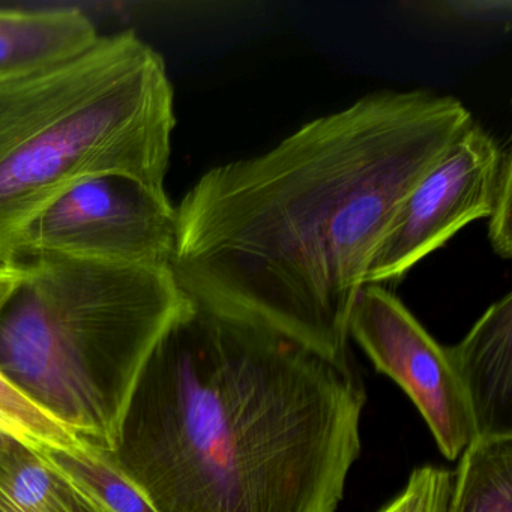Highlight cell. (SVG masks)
Returning a JSON list of instances; mask_svg holds the SVG:
<instances>
[{
	"instance_id": "cell-5",
	"label": "cell",
	"mask_w": 512,
	"mask_h": 512,
	"mask_svg": "<svg viewBox=\"0 0 512 512\" xmlns=\"http://www.w3.org/2000/svg\"><path fill=\"white\" fill-rule=\"evenodd\" d=\"M176 230V206L166 188L130 176H97L70 188L32 221L20 238L13 263L58 254L170 269Z\"/></svg>"
},
{
	"instance_id": "cell-3",
	"label": "cell",
	"mask_w": 512,
	"mask_h": 512,
	"mask_svg": "<svg viewBox=\"0 0 512 512\" xmlns=\"http://www.w3.org/2000/svg\"><path fill=\"white\" fill-rule=\"evenodd\" d=\"M0 311V374L77 439L112 451L140 376L191 301L170 269L40 254Z\"/></svg>"
},
{
	"instance_id": "cell-14",
	"label": "cell",
	"mask_w": 512,
	"mask_h": 512,
	"mask_svg": "<svg viewBox=\"0 0 512 512\" xmlns=\"http://www.w3.org/2000/svg\"><path fill=\"white\" fill-rule=\"evenodd\" d=\"M452 473L434 466L413 470L403 493L382 512H446Z\"/></svg>"
},
{
	"instance_id": "cell-2",
	"label": "cell",
	"mask_w": 512,
	"mask_h": 512,
	"mask_svg": "<svg viewBox=\"0 0 512 512\" xmlns=\"http://www.w3.org/2000/svg\"><path fill=\"white\" fill-rule=\"evenodd\" d=\"M365 403L352 359L191 302L110 452L160 512H335Z\"/></svg>"
},
{
	"instance_id": "cell-1",
	"label": "cell",
	"mask_w": 512,
	"mask_h": 512,
	"mask_svg": "<svg viewBox=\"0 0 512 512\" xmlns=\"http://www.w3.org/2000/svg\"><path fill=\"white\" fill-rule=\"evenodd\" d=\"M473 121L449 95L379 91L214 167L176 206V283L197 307L350 358V314L380 241Z\"/></svg>"
},
{
	"instance_id": "cell-7",
	"label": "cell",
	"mask_w": 512,
	"mask_h": 512,
	"mask_svg": "<svg viewBox=\"0 0 512 512\" xmlns=\"http://www.w3.org/2000/svg\"><path fill=\"white\" fill-rule=\"evenodd\" d=\"M374 367L403 388L448 460L476 439L475 421L446 347L440 346L389 290L367 284L349 319V338Z\"/></svg>"
},
{
	"instance_id": "cell-6",
	"label": "cell",
	"mask_w": 512,
	"mask_h": 512,
	"mask_svg": "<svg viewBox=\"0 0 512 512\" xmlns=\"http://www.w3.org/2000/svg\"><path fill=\"white\" fill-rule=\"evenodd\" d=\"M502 149L473 121L401 203L371 260L367 284L401 280L467 224L487 218Z\"/></svg>"
},
{
	"instance_id": "cell-11",
	"label": "cell",
	"mask_w": 512,
	"mask_h": 512,
	"mask_svg": "<svg viewBox=\"0 0 512 512\" xmlns=\"http://www.w3.org/2000/svg\"><path fill=\"white\" fill-rule=\"evenodd\" d=\"M446 512H512V437H476L467 446Z\"/></svg>"
},
{
	"instance_id": "cell-9",
	"label": "cell",
	"mask_w": 512,
	"mask_h": 512,
	"mask_svg": "<svg viewBox=\"0 0 512 512\" xmlns=\"http://www.w3.org/2000/svg\"><path fill=\"white\" fill-rule=\"evenodd\" d=\"M100 38L79 8H0V86L67 64Z\"/></svg>"
},
{
	"instance_id": "cell-15",
	"label": "cell",
	"mask_w": 512,
	"mask_h": 512,
	"mask_svg": "<svg viewBox=\"0 0 512 512\" xmlns=\"http://www.w3.org/2000/svg\"><path fill=\"white\" fill-rule=\"evenodd\" d=\"M488 241L497 256L512 257V154L503 146L497 170L496 187L487 217Z\"/></svg>"
},
{
	"instance_id": "cell-16",
	"label": "cell",
	"mask_w": 512,
	"mask_h": 512,
	"mask_svg": "<svg viewBox=\"0 0 512 512\" xmlns=\"http://www.w3.org/2000/svg\"><path fill=\"white\" fill-rule=\"evenodd\" d=\"M11 436H19V434H17L16 431H14L13 428H11L10 425L7 424V422L2 421V419H0V445H2V443H4L5 440H7L8 437Z\"/></svg>"
},
{
	"instance_id": "cell-13",
	"label": "cell",
	"mask_w": 512,
	"mask_h": 512,
	"mask_svg": "<svg viewBox=\"0 0 512 512\" xmlns=\"http://www.w3.org/2000/svg\"><path fill=\"white\" fill-rule=\"evenodd\" d=\"M22 263H0V311L10 301L25 280ZM0 419L7 422L20 437L34 445L53 448H74L80 439L56 424L31 401L26 400L14 386L0 374Z\"/></svg>"
},
{
	"instance_id": "cell-10",
	"label": "cell",
	"mask_w": 512,
	"mask_h": 512,
	"mask_svg": "<svg viewBox=\"0 0 512 512\" xmlns=\"http://www.w3.org/2000/svg\"><path fill=\"white\" fill-rule=\"evenodd\" d=\"M0 512H109L19 436L0 445Z\"/></svg>"
},
{
	"instance_id": "cell-8",
	"label": "cell",
	"mask_w": 512,
	"mask_h": 512,
	"mask_svg": "<svg viewBox=\"0 0 512 512\" xmlns=\"http://www.w3.org/2000/svg\"><path fill=\"white\" fill-rule=\"evenodd\" d=\"M472 409L476 437H512V295L491 304L446 347Z\"/></svg>"
},
{
	"instance_id": "cell-12",
	"label": "cell",
	"mask_w": 512,
	"mask_h": 512,
	"mask_svg": "<svg viewBox=\"0 0 512 512\" xmlns=\"http://www.w3.org/2000/svg\"><path fill=\"white\" fill-rule=\"evenodd\" d=\"M74 448L41 445L47 458L109 512H160L119 469L110 449L80 439Z\"/></svg>"
},
{
	"instance_id": "cell-4",
	"label": "cell",
	"mask_w": 512,
	"mask_h": 512,
	"mask_svg": "<svg viewBox=\"0 0 512 512\" xmlns=\"http://www.w3.org/2000/svg\"><path fill=\"white\" fill-rule=\"evenodd\" d=\"M176 127L163 56L134 31L0 86V263L32 221L80 182L124 175L164 188Z\"/></svg>"
}]
</instances>
